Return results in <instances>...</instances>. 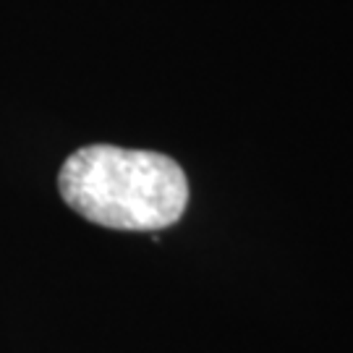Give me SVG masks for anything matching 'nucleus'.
<instances>
[{"mask_svg": "<svg viewBox=\"0 0 353 353\" xmlns=\"http://www.w3.org/2000/svg\"><path fill=\"white\" fill-rule=\"evenodd\" d=\"M58 189L74 212L113 230H163L189 204V181L173 157L113 144L74 152Z\"/></svg>", "mask_w": 353, "mask_h": 353, "instance_id": "1", "label": "nucleus"}]
</instances>
